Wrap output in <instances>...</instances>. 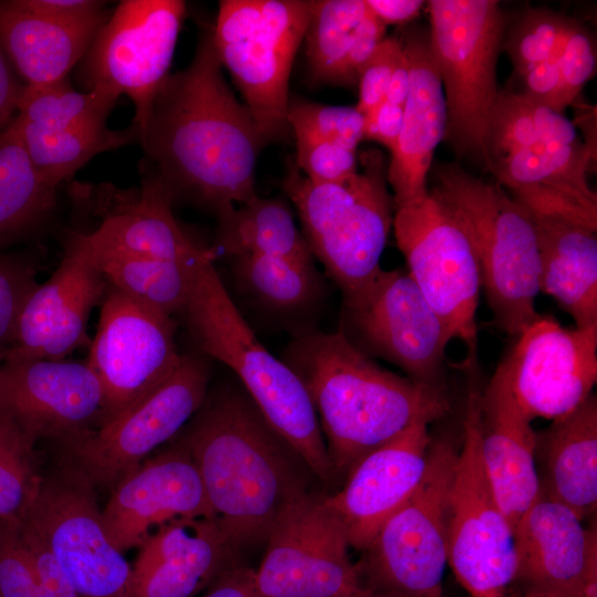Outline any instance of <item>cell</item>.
Wrapping results in <instances>:
<instances>
[{
    "label": "cell",
    "mask_w": 597,
    "mask_h": 597,
    "mask_svg": "<svg viewBox=\"0 0 597 597\" xmlns=\"http://www.w3.org/2000/svg\"><path fill=\"white\" fill-rule=\"evenodd\" d=\"M38 272L31 256L0 251V347L11 345L20 312L39 284Z\"/></svg>",
    "instance_id": "cell-43"
},
{
    "label": "cell",
    "mask_w": 597,
    "mask_h": 597,
    "mask_svg": "<svg viewBox=\"0 0 597 597\" xmlns=\"http://www.w3.org/2000/svg\"><path fill=\"white\" fill-rule=\"evenodd\" d=\"M94 484L73 462L43 479L20 524L53 554L80 597H127L133 566L108 540Z\"/></svg>",
    "instance_id": "cell-13"
},
{
    "label": "cell",
    "mask_w": 597,
    "mask_h": 597,
    "mask_svg": "<svg viewBox=\"0 0 597 597\" xmlns=\"http://www.w3.org/2000/svg\"><path fill=\"white\" fill-rule=\"evenodd\" d=\"M431 440L426 422L412 423L357 461L339 491L324 495L349 547L363 552L416 491L427 469Z\"/></svg>",
    "instance_id": "cell-22"
},
{
    "label": "cell",
    "mask_w": 597,
    "mask_h": 597,
    "mask_svg": "<svg viewBox=\"0 0 597 597\" xmlns=\"http://www.w3.org/2000/svg\"><path fill=\"white\" fill-rule=\"evenodd\" d=\"M209 379L207 356L181 354L178 366L159 385L66 447L73 463L94 485L114 488L184 429L205 401Z\"/></svg>",
    "instance_id": "cell-15"
},
{
    "label": "cell",
    "mask_w": 597,
    "mask_h": 597,
    "mask_svg": "<svg viewBox=\"0 0 597 597\" xmlns=\"http://www.w3.org/2000/svg\"><path fill=\"white\" fill-rule=\"evenodd\" d=\"M297 169L318 184L339 182L357 170L356 151L308 135H294Z\"/></svg>",
    "instance_id": "cell-44"
},
{
    "label": "cell",
    "mask_w": 597,
    "mask_h": 597,
    "mask_svg": "<svg viewBox=\"0 0 597 597\" xmlns=\"http://www.w3.org/2000/svg\"><path fill=\"white\" fill-rule=\"evenodd\" d=\"M364 597H398V596L371 591V593H369L368 595H366Z\"/></svg>",
    "instance_id": "cell-59"
},
{
    "label": "cell",
    "mask_w": 597,
    "mask_h": 597,
    "mask_svg": "<svg viewBox=\"0 0 597 597\" xmlns=\"http://www.w3.org/2000/svg\"><path fill=\"white\" fill-rule=\"evenodd\" d=\"M464 369L469 384L462 448L449 495L448 564L471 597H505L516 580L514 535L482 460L478 365Z\"/></svg>",
    "instance_id": "cell-10"
},
{
    "label": "cell",
    "mask_w": 597,
    "mask_h": 597,
    "mask_svg": "<svg viewBox=\"0 0 597 597\" xmlns=\"http://www.w3.org/2000/svg\"><path fill=\"white\" fill-rule=\"evenodd\" d=\"M338 332L408 378L447 388L446 348L452 337L407 271L381 269L364 291L342 300Z\"/></svg>",
    "instance_id": "cell-12"
},
{
    "label": "cell",
    "mask_w": 597,
    "mask_h": 597,
    "mask_svg": "<svg viewBox=\"0 0 597 597\" xmlns=\"http://www.w3.org/2000/svg\"><path fill=\"white\" fill-rule=\"evenodd\" d=\"M385 32L386 25L367 8L364 19L353 34L352 44L343 67L342 85L349 86L357 84L360 69L385 39Z\"/></svg>",
    "instance_id": "cell-49"
},
{
    "label": "cell",
    "mask_w": 597,
    "mask_h": 597,
    "mask_svg": "<svg viewBox=\"0 0 597 597\" xmlns=\"http://www.w3.org/2000/svg\"><path fill=\"white\" fill-rule=\"evenodd\" d=\"M199 353L227 365L269 425L324 485L335 480L316 412L304 385L256 338L213 261L202 263L182 312Z\"/></svg>",
    "instance_id": "cell-4"
},
{
    "label": "cell",
    "mask_w": 597,
    "mask_h": 597,
    "mask_svg": "<svg viewBox=\"0 0 597 597\" xmlns=\"http://www.w3.org/2000/svg\"><path fill=\"white\" fill-rule=\"evenodd\" d=\"M117 96L105 91L78 92L66 78L25 86L17 117L46 130L105 125Z\"/></svg>",
    "instance_id": "cell-39"
},
{
    "label": "cell",
    "mask_w": 597,
    "mask_h": 597,
    "mask_svg": "<svg viewBox=\"0 0 597 597\" xmlns=\"http://www.w3.org/2000/svg\"><path fill=\"white\" fill-rule=\"evenodd\" d=\"M409 66L402 127L387 167L395 207L428 192L433 153L443 139L447 107L429 32L411 28L399 39Z\"/></svg>",
    "instance_id": "cell-26"
},
{
    "label": "cell",
    "mask_w": 597,
    "mask_h": 597,
    "mask_svg": "<svg viewBox=\"0 0 597 597\" xmlns=\"http://www.w3.org/2000/svg\"><path fill=\"white\" fill-rule=\"evenodd\" d=\"M311 14L306 0H222L213 43L265 142L287 125L289 83Z\"/></svg>",
    "instance_id": "cell-7"
},
{
    "label": "cell",
    "mask_w": 597,
    "mask_h": 597,
    "mask_svg": "<svg viewBox=\"0 0 597 597\" xmlns=\"http://www.w3.org/2000/svg\"><path fill=\"white\" fill-rule=\"evenodd\" d=\"M368 10L385 25L402 24L413 20L423 1L421 0H365Z\"/></svg>",
    "instance_id": "cell-55"
},
{
    "label": "cell",
    "mask_w": 597,
    "mask_h": 597,
    "mask_svg": "<svg viewBox=\"0 0 597 597\" xmlns=\"http://www.w3.org/2000/svg\"><path fill=\"white\" fill-rule=\"evenodd\" d=\"M402 53L398 38H385L357 77L358 102L355 108L365 114L386 98L394 67Z\"/></svg>",
    "instance_id": "cell-47"
},
{
    "label": "cell",
    "mask_w": 597,
    "mask_h": 597,
    "mask_svg": "<svg viewBox=\"0 0 597 597\" xmlns=\"http://www.w3.org/2000/svg\"><path fill=\"white\" fill-rule=\"evenodd\" d=\"M36 171L59 187L96 155L138 140L132 124L124 129L107 125L46 130L19 117L12 121Z\"/></svg>",
    "instance_id": "cell-35"
},
{
    "label": "cell",
    "mask_w": 597,
    "mask_h": 597,
    "mask_svg": "<svg viewBox=\"0 0 597 597\" xmlns=\"http://www.w3.org/2000/svg\"><path fill=\"white\" fill-rule=\"evenodd\" d=\"M24 88L0 42V135L17 116Z\"/></svg>",
    "instance_id": "cell-53"
},
{
    "label": "cell",
    "mask_w": 597,
    "mask_h": 597,
    "mask_svg": "<svg viewBox=\"0 0 597 597\" xmlns=\"http://www.w3.org/2000/svg\"><path fill=\"white\" fill-rule=\"evenodd\" d=\"M19 534L34 567L39 597H80L44 543L22 524Z\"/></svg>",
    "instance_id": "cell-48"
},
{
    "label": "cell",
    "mask_w": 597,
    "mask_h": 597,
    "mask_svg": "<svg viewBox=\"0 0 597 597\" xmlns=\"http://www.w3.org/2000/svg\"><path fill=\"white\" fill-rule=\"evenodd\" d=\"M217 218V245L230 258L255 254L314 262L305 237L282 199L255 195Z\"/></svg>",
    "instance_id": "cell-33"
},
{
    "label": "cell",
    "mask_w": 597,
    "mask_h": 597,
    "mask_svg": "<svg viewBox=\"0 0 597 597\" xmlns=\"http://www.w3.org/2000/svg\"><path fill=\"white\" fill-rule=\"evenodd\" d=\"M480 447L495 498L514 530L541 495L536 432L510 392L493 379L482 391Z\"/></svg>",
    "instance_id": "cell-27"
},
{
    "label": "cell",
    "mask_w": 597,
    "mask_h": 597,
    "mask_svg": "<svg viewBox=\"0 0 597 597\" xmlns=\"http://www.w3.org/2000/svg\"><path fill=\"white\" fill-rule=\"evenodd\" d=\"M586 145L538 143L491 164L490 170L531 217L566 220L597 230V195Z\"/></svg>",
    "instance_id": "cell-25"
},
{
    "label": "cell",
    "mask_w": 597,
    "mask_h": 597,
    "mask_svg": "<svg viewBox=\"0 0 597 597\" xmlns=\"http://www.w3.org/2000/svg\"><path fill=\"white\" fill-rule=\"evenodd\" d=\"M544 457L541 492L569 507L582 521L597 505V398L591 394L570 413L536 433Z\"/></svg>",
    "instance_id": "cell-31"
},
{
    "label": "cell",
    "mask_w": 597,
    "mask_h": 597,
    "mask_svg": "<svg viewBox=\"0 0 597 597\" xmlns=\"http://www.w3.org/2000/svg\"><path fill=\"white\" fill-rule=\"evenodd\" d=\"M57 187L34 168L11 124L0 135V251L35 232L56 206Z\"/></svg>",
    "instance_id": "cell-32"
},
{
    "label": "cell",
    "mask_w": 597,
    "mask_h": 597,
    "mask_svg": "<svg viewBox=\"0 0 597 597\" xmlns=\"http://www.w3.org/2000/svg\"><path fill=\"white\" fill-rule=\"evenodd\" d=\"M458 450L431 440L419 486L383 524L355 564L363 586L398 597H443L449 495Z\"/></svg>",
    "instance_id": "cell-8"
},
{
    "label": "cell",
    "mask_w": 597,
    "mask_h": 597,
    "mask_svg": "<svg viewBox=\"0 0 597 597\" xmlns=\"http://www.w3.org/2000/svg\"><path fill=\"white\" fill-rule=\"evenodd\" d=\"M392 228L410 277L452 339L465 345L464 366L478 364L476 310L482 282L465 231L430 190L396 206Z\"/></svg>",
    "instance_id": "cell-11"
},
{
    "label": "cell",
    "mask_w": 597,
    "mask_h": 597,
    "mask_svg": "<svg viewBox=\"0 0 597 597\" xmlns=\"http://www.w3.org/2000/svg\"><path fill=\"white\" fill-rule=\"evenodd\" d=\"M367 12L365 0L311 1L305 54L314 84L342 85L353 34Z\"/></svg>",
    "instance_id": "cell-38"
},
{
    "label": "cell",
    "mask_w": 597,
    "mask_h": 597,
    "mask_svg": "<svg viewBox=\"0 0 597 597\" xmlns=\"http://www.w3.org/2000/svg\"><path fill=\"white\" fill-rule=\"evenodd\" d=\"M253 574L255 597H364L345 530L324 495L308 493L277 519Z\"/></svg>",
    "instance_id": "cell-16"
},
{
    "label": "cell",
    "mask_w": 597,
    "mask_h": 597,
    "mask_svg": "<svg viewBox=\"0 0 597 597\" xmlns=\"http://www.w3.org/2000/svg\"><path fill=\"white\" fill-rule=\"evenodd\" d=\"M85 248L107 284L129 297L169 316L184 312L196 274L205 263H188L146 256L101 253ZM213 261V260H207Z\"/></svg>",
    "instance_id": "cell-34"
},
{
    "label": "cell",
    "mask_w": 597,
    "mask_h": 597,
    "mask_svg": "<svg viewBox=\"0 0 597 597\" xmlns=\"http://www.w3.org/2000/svg\"><path fill=\"white\" fill-rule=\"evenodd\" d=\"M177 439L197 467L214 520L240 551L265 543L281 514L311 493L291 459L296 453L241 384L208 391Z\"/></svg>",
    "instance_id": "cell-2"
},
{
    "label": "cell",
    "mask_w": 597,
    "mask_h": 597,
    "mask_svg": "<svg viewBox=\"0 0 597 597\" xmlns=\"http://www.w3.org/2000/svg\"><path fill=\"white\" fill-rule=\"evenodd\" d=\"M575 24L570 18L545 8L524 13L505 42L519 75L549 57H559Z\"/></svg>",
    "instance_id": "cell-41"
},
{
    "label": "cell",
    "mask_w": 597,
    "mask_h": 597,
    "mask_svg": "<svg viewBox=\"0 0 597 597\" xmlns=\"http://www.w3.org/2000/svg\"><path fill=\"white\" fill-rule=\"evenodd\" d=\"M232 274L244 294L280 314L312 310L326 291L325 279L314 262L244 254L232 258Z\"/></svg>",
    "instance_id": "cell-36"
},
{
    "label": "cell",
    "mask_w": 597,
    "mask_h": 597,
    "mask_svg": "<svg viewBox=\"0 0 597 597\" xmlns=\"http://www.w3.org/2000/svg\"><path fill=\"white\" fill-rule=\"evenodd\" d=\"M286 119L294 135L313 136L353 151L364 139V115L355 107L290 100Z\"/></svg>",
    "instance_id": "cell-42"
},
{
    "label": "cell",
    "mask_w": 597,
    "mask_h": 597,
    "mask_svg": "<svg viewBox=\"0 0 597 597\" xmlns=\"http://www.w3.org/2000/svg\"><path fill=\"white\" fill-rule=\"evenodd\" d=\"M180 358L172 316L108 285L86 362L103 388V423L159 385Z\"/></svg>",
    "instance_id": "cell-18"
},
{
    "label": "cell",
    "mask_w": 597,
    "mask_h": 597,
    "mask_svg": "<svg viewBox=\"0 0 597 597\" xmlns=\"http://www.w3.org/2000/svg\"><path fill=\"white\" fill-rule=\"evenodd\" d=\"M35 440L9 415L0 412V522L19 525L40 491L34 465Z\"/></svg>",
    "instance_id": "cell-40"
},
{
    "label": "cell",
    "mask_w": 597,
    "mask_h": 597,
    "mask_svg": "<svg viewBox=\"0 0 597 597\" xmlns=\"http://www.w3.org/2000/svg\"><path fill=\"white\" fill-rule=\"evenodd\" d=\"M199 517L214 519L197 467L178 439L119 480L102 510L106 535L122 553L170 522Z\"/></svg>",
    "instance_id": "cell-20"
},
{
    "label": "cell",
    "mask_w": 597,
    "mask_h": 597,
    "mask_svg": "<svg viewBox=\"0 0 597 597\" xmlns=\"http://www.w3.org/2000/svg\"><path fill=\"white\" fill-rule=\"evenodd\" d=\"M596 60V44L591 33L576 22L558 61L561 90L556 104L557 113L563 114L594 76Z\"/></svg>",
    "instance_id": "cell-45"
},
{
    "label": "cell",
    "mask_w": 597,
    "mask_h": 597,
    "mask_svg": "<svg viewBox=\"0 0 597 597\" xmlns=\"http://www.w3.org/2000/svg\"><path fill=\"white\" fill-rule=\"evenodd\" d=\"M139 548L127 597H193L242 564L214 519L170 522Z\"/></svg>",
    "instance_id": "cell-24"
},
{
    "label": "cell",
    "mask_w": 597,
    "mask_h": 597,
    "mask_svg": "<svg viewBox=\"0 0 597 597\" xmlns=\"http://www.w3.org/2000/svg\"><path fill=\"white\" fill-rule=\"evenodd\" d=\"M0 412L35 441L54 439L67 447L103 423L105 398L86 363L3 358Z\"/></svg>",
    "instance_id": "cell-19"
},
{
    "label": "cell",
    "mask_w": 597,
    "mask_h": 597,
    "mask_svg": "<svg viewBox=\"0 0 597 597\" xmlns=\"http://www.w3.org/2000/svg\"><path fill=\"white\" fill-rule=\"evenodd\" d=\"M408 91L409 66L402 52L391 73L385 101L404 107Z\"/></svg>",
    "instance_id": "cell-56"
},
{
    "label": "cell",
    "mask_w": 597,
    "mask_h": 597,
    "mask_svg": "<svg viewBox=\"0 0 597 597\" xmlns=\"http://www.w3.org/2000/svg\"><path fill=\"white\" fill-rule=\"evenodd\" d=\"M172 200L150 178H143L136 200L107 212L90 233L74 232L91 251L200 263L216 259L214 249L195 243L171 211Z\"/></svg>",
    "instance_id": "cell-28"
},
{
    "label": "cell",
    "mask_w": 597,
    "mask_h": 597,
    "mask_svg": "<svg viewBox=\"0 0 597 597\" xmlns=\"http://www.w3.org/2000/svg\"><path fill=\"white\" fill-rule=\"evenodd\" d=\"M253 574V568L239 564L217 579L202 597H255Z\"/></svg>",
    "instance_id": "cell-54"
},
{
    "label": "cell",
    "mask_w": 597,
    "mask_h": 597,
    "mask_svg": "<svg viewBox=\"0 0 597 597\" xmlns=\"http://www.w3.org/2000/svg\"><path fill=\"white\" fill-rule=\"evenodd\" d=\"M430 191L458 220L474 249L495 324L519 336L538 316L540 249L534 221L498 185L458 164L438 165Z\"/></svg>",
    "instance_id": "cell-6"
},
{
    "label": "cell",
    "mask_w": 597,
    "mask_h": 597,
    "mask_svg": "<svg viewBox=\"0 0 597 597\" xmlns=\"http://www.w3.org/2000/svg\"><path fill=\"white\" fill-rule=\"evenodd\" d=\"M221 67L206 29L191 62L164 80L137 127L144 177L172 202L187 198L217 217L256 195V159L268 144Z\"/></svg>",
    "instance_id": "cell-1"
},
{
    "label": "cell",
    "mask_w": 597,
    "mask_h": 597,
    "mask_svg": "<svg viewBox=\"0 0 597 597\" xmlns=\"http://www.w3.org/2000/svg\"><path fill=\"white\" fill-rule=\"evenodd\" d=\"M363 115L364 139L377 142L391 154L401 132L404 107L383 101Z\"/></svg>",
    "instance_id": "cell-50"
},
{
    "label": "cell",
    "mask_w": 597,
    "mask_h": 597,
    "mask_svg": "<svg viewBox=\"0 0 597 597\" xmlns=\"http://www.w3.org/2000/svg\"><path fill=\"white\" fill-rule=\"evenodd\" d=\"M491 379L530 420H555L577 409L597 381V326L566 328L541 315L519 336Z\"/></svg>",
    "instance_id": "cell-17"
},
{
    "label": "cell",
    "mask_w": 597,
    "mask_h": 597,
    "mask_svg": "<svg viewBox=\"0 0 597 597\" xmlns=\"http://www.w3.org/2000/svg\"><path fill=\"white\" fill-rule=\"evenodd\" d=\"M523 597H558L527 590Z\"/></svg>",
    "instance_id": "cell-58"
},
{
    "label": "cell",
    "mask_w": 597,
    "mask_h": 597,
    "mask_svg": "<svg viewBox=\"0 0 597 597\" xmlns=\"http://www.w3.org/2000/svg\"><path fill=\"white\" fill-rule=\"evenodd\" d=\"M574 124L525 93L500 92L491 111L484 148L486 167L538 143L576 144Z\"/></svg>",
    "instance_id": "cell-37"
},
{
    "label": "cell",
    "mask_w": 597,
    "mask_h": 597,
    "mask_svg": "<svg viewBox=\"0 0 597 597\" xmlns=\"http://www.w3.org/2000/svg\"><path fill=\"white\" fill-rule=\"evenodd\" d=\"M186 17L181 0L121 1L96 32L78 63L85 91L126 95L139 127L169 75L178 34Z\"/></svg>",
    "instance_id": "cell-14"
},
{
    "label": "cell",
    "mask_w": 597,
    "mask_h": 597,
    "mask_svg": "<svg viewBox=\"0 0 597 597\" xmlns=\"http://www.w3.org/2000/svg\"><path fill=\"white\" fill-rule=\"evenodd\" d=\"M531 218L540 249V292L554 298L575 327L597 326V230L566 220Z\"/></svg>",
    "instance_id": "cell-30"
},
{
    "label": "cell",
    "mask_w": 597,
    "mask_h": 597,
    "mask_svg": "<svg viewBox=\"0 0 597 597\" xmlns=\"http://www.w3.org/2000/svg\"><path fill=\"white\" fill-rule=\"evenodd\" d=\"M559 57H549L520 75L525 86L523 93L555 112L561 90Z\"/></svg>",
    "instance_id": "cell-51"
},
{
    "label": "cell",
    "mask_w": 597,
    "mask_h": 597,
    "mask_svg": "<svg viewBox=\"0 0 597 597\" xmlns=\"http://www.w3.org/2000/svg\"><path fill=\"white\" fill-rule=\"evenodd\" d=\"M25 10L67 20H85L106 14L105 2L95 0H17Z\"/></svg>",
    "instance_id": "cell-52"
},
{
    "label": "cell",
    "mask_w": 597,
    "mask_h": 597,
    "mask_svg": "<svg viewBox=\"0 0 597 597\" xmlns=\"http://www.w3.org/2000/svg\"><path fill=\"white\" fill-rule=\"evenodd\" d=\"M6 347H0V365L3 362L4 355H6Z\"/></svg>",
    "instance_id": "cell-60"
},
{
    "label": "cell",
    "mask_w": 597,
    "mask_h": 597,
    "mask_svg": "<svg viewBox=\"0 0 597 597\" xmlns=\"http://www.w3.org/2000/svg\"><path fill=\"white\" fill-rule=\"evenodd\" d=\"M574 597H597V582L590 584L584 593Z\"/></svg>",
    "instance_id": "cell-57"
},
{
    "label": "cell",
    "mask_w": 597,
    "mask_h": 597,
    "mask_svg": "<svg viewBox=\"0 0 597 597\" xmlns=\"http://www.w3.org/2000/svg\"><path fill=\"white\" fill-rule=\"evenodd\" d=\"M386 181L385 158L377 149L362 153L360 169L339 182H313L293 160L282 180L311 252L342 300L364 291L381 270L395 208Z\"/></svg>",
    "instance_id": "cell-5"
},
{
    "label": "cell",
    "mask_w": 597,
    "mask_h": 597,
    "mask_svg": "<svg viewBox=\"0 0 597 597\" xmlns=\"http://www.w3.org/2000/svg\"><path fill=\"white\" fill-rule=\"evenodd\" d=\"M0 597H39L38 582L19 525L0 522Z\"/></svg>",
    "instance_id": "cell-46"
},
{
    "label": "cell",
    "mask_w": 597,
    "mask_h": 597,
    "mask_svg": "<svg viewBox=\"0 0 597 597\" xmlns=\"http://www.w3.org/2000/svg\"><path fill=\"white\" fill-rule=\"evenodd\" d=\"M108 15L59 19L1 0L0 42L25 86L46 85L66 78Z\"/></svg>",
    "instance_id": "cell-29"
},
{
    "label": "cell",
    "mask_w": 597,
    "mask_h": 597,
    "mask_svg": "<svg viewBox=\"0 0 597 597\" xmlns=\"http://www.w3.org/2000/svg\"><path fill=\"white\" fill-rule=\"evenodd\" d=\"M107 287L85 248L71 234L56 270L25 301L4 358L64 360L91 344L88 317Z\"/></svg>",
    "instance_id": "cell-21"
},
{
    "label": "cell",
    "mask_w": 597,
    "mask_h": 597,
    "mask_svg": "<svg viewBox=\"0 0 597 597\" xmlns=\"http://www.w3.org/2000/svg\"><path fill=\"white\" fill-rule=\"evenodd\" d=\"M516 579L528 590L574 597L597 582L596 530L541 492L514 530Z\"/></svg>",
    "instance_id": "cell-23"
},
{
    "label": "cell",
    "mask_w": 597,
    "mask_h": 597,
    "mask_svg": "<svg viewBox=\"0 0 597 597\" xmlns=\"http://www.w3.org/2000/svg\"><path fill=\"white\" fill-rule=\"evenodd\" d=\"M428 9L431 49L444 88L443 138L459 156L473 153L486 163L504 13L494 0H431Z\"/></svg>",
    "instance_id": "cell-9"
},
{
    "label": "cell",
    "mask_w": 597,
    "mask_h": 597,
    "mask_svg": "<svg viewBox=\"0 0 597 597\" xmlns=\"http://www.w3.org/2000/svg\"><path fill=\"white\" fill-rule=\"evenodd\" d=\"M282 360L311 399L336 479L412 423L429 425L450 411L447 388L381 367L338 331L298 335Z\"/></svg>",
    "instance_id": "cell-3"
}]
</instances>
